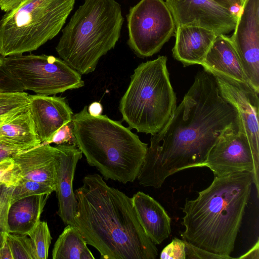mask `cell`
<instances>
[{
  "mask_svg": "<svg viewBox=\"0 0 259 259\" xmlns=\"http://www.w3.org/2000/svg\"><path fill=\"white\" fill-rule=\"evenodd\" d=\"M29 102V95L24 91L0 92V126L23 112Z\"/></svg>",
  "mask_w": 259,
  "mask_h": 259,
  "instance_id": "603a6c76",
  "label": "cell"
},
{
  "mask_svg": "<svg viewBox=\"0 0 259 259\" xmlns=\"http://www.w3.org/2000/svg\"><path fill=\"white\" fill-rule=\"evenodd\" d=\"M49 195L30 196L11 203L8 214L9 232L27 235L40 221L41 214Z\"/></svg>",
  "mask_w": 259,
  "mask_h": 259,
  "instance_id": "ffe728a7",
  "label": "cell"
},
{
  "mask_svg": "<svg viewBox=\"0 0 259 259\" xmlns=\"http://www.w3.org/2000/svg\"><path fill=\"white\" fill-rule=\"evenodd\" d=\"M217 4L238 15L245 0H213Z\"/></svg>",
  "mask_w": 259,
  "mask_h": 259,
  "instance_id": "836d02e7",
  "label": "cell"
},
{
  "mask_svg": "<svg viewBox=\"0 0 259 259\" xmlns=\"http://www.w3.org/2000/svg\"><path fill=\"white\" fill-rule=\"evenodd\" d=\"M1 185V184H0Z\"/></svg>",
  "mask_w": 259,
  "mask_h": 259,
  "instance_id": "f35d334b",
  "label": "cell"
},
{
  "mask_svg": "<svg viewBox=\"0 0 259 259\" xmlns=\"http://www.w3.org/2000/svg\"><path fill=\"white\" fill-rule=\"evenodd\" d=\"M0 259H13L11 249L6 238L0 248Z\"/></svg>",
  "mask_w": 259,
  "mask_h": 259,
  "instance_id": "d590c367",
  "label": "cell"
},
{
  "mask_svg": "<svg viewBox=\"0 0 259 259\" xmlns=\"http://www.w3.org/2000/svg\"><path fill=\"white\" fill-rule=\"evenodd\" d=\"M76 226L68 225L56 241L53 259H95Z\"/></svg>",
  "mask_w": 259,
  "mask_h": 259,
  "instance_id": "7402d4cb",
  "label": "cell"
},
{
  "mask_svg": "<svg viewBox=\"0 0 259 259\" xmlns=\"http://www.w3.org/2000/svg\"><path fill=\"white\" fill-rule=\"evenodd\" d=\"M27 235L31 240L34 259H47L52 239L47 223L40 221Z\"/></svg>",
  "mask_w": 259,
  "mask_h": 259,
  "instance_id": "cb8c5ba5",
  "label": "cell"
},
{
  "mask_svg": "<svg viewBox=\"0 0 259 259\" xmlns=\"http://www.w3.org/2000/svg\"><path fill=\"white\" fill-rule=\"evenodd\" d=\"M24 0H0V9L8 12L18 6Z\"/></svg>",
  "mask_w": 259,
  "mask_h": 259,
  "instance_id": "e575fe53",
  "label": "cell"
},
{
  "mask_svg": "<svg viewBox=\"0 0 259 259\" xmlns=\"http://www.w3.org/2000/svg\"><path fill=\"white\" fill-rule=\"evenodd\" d=\"M258 240L257 239L255 245L248 252L238 258L258 259Z\"/></svg>",
  "mask_w": 259,
  "mask_h": 259,
  "instance_id": "8d00e7d4",
  "label": "cell"
},
{
  "mask_svg": "<svg viewBox=\"0 0 259 259\" xmlns=\"http://www.w3.org/2000/svg\"><path fill=\"white\" fill-rule=\"evenodd\" d=\"M164 127L152 135L138 176L160 188L170 176L205 166L211 148L229 128L241 126L238 112L221 95L215 76L200 71Z\"/></svg>",
  "mask_w": 259,
  "mask_h": 259,
  "instance_id": "6da1fadb",
  "label": "cell"
},
{
  "mask_svg": "<svg viewBox=\"0 0 259 259\" xmlns=\"http://www.w3.org/2000/svg\"><path fill=\"white\" fill-rule=\"evenodd\" d=\"M51 143L77 146L72 120L61 127L46 143L40 144Z\"/></svg>",
  "mask_w": 259,
  "mask_h": 259,
  "instance_id": "f1b7e54d",
  "label": "cell"
},
{
  "mask_svg": "<svg viewBox=\"0 0 259 259\" xmlns=\"http://www.w3.org/2000/svg\"><path fill=\"white\" fill-rule=\"evenodd\" d=\"M24 149L14 145L0 138V161L13 158L19 153L25 151Z\"/></svg>",
  "mask_w": 259,
  "mask_h": 259,
  "instance_id": "d6a6232c",
  "label": "cell"
},
{
  "mask_svg": "<svg viewBox=\"0 0 259 259\" xmlns=\"http://www.w3.org/2000/svg\"><path fill=\"white\" fill-rule=\"evenodd\" d=\"M253 184L252 172L214 176L194 200L186 199L184 241L227 259L233 252Z\"/></svg>",
  "mask_w": 259,
  "mask_h": 259,
  "instance_id": "3957f363",
  "label": "cell"
},
{
  "mask_svg": "<svg viewBox=\"0 0 259 259\" xmlns=\"http://www.w3.org/2000/svg\"><path fill=\"white\" fill-rule=\"evenodd\" d=\"M214 176H222L240 171L253 174V184L258 197V183L252 150L241 126L227 130L210 149L205 163Z\"/></svg>",
  "mask_w": 259,
  "mask_h": 259,
  "instance_id": "30bf717a",
  "label": "cell"
},
{
  "mask_svg": "<svg viewBox=\"0 0 259 259\" xmlns=\"http://www.w3.org/2000/svg\"><path fill=\"white\" fill-rule=\"evenodd\" d=\"M13 187L0 185V248L7 234L9 233L8 226V214L11 205V196Z\"/></svg>",
  "mask_w": 259,
  "mask_h": 259,
  "instance_id": "4316f807",
  "label": "cell"
},
{
  "mask_svg": "<svg viewBox=\"0 0 259 259\" xmlns=\"http://www.w3.org/2000/svg\"><path fill=\"white\" fill-rule=\"evenodd\" d=\"M0 138L27 150L39 145V140L28 107L0 126Z\"/></svg>",
  "mask_w": 259,
  "mask_h": 259,
  "instance_id": "44dd1931",
  "label": "cell"
},
{
  "mask_svg": "<svg viewBox=\"0 0 259 259\" xmlns=\"http://www.w3.org/2000/svg\"><path fill=\"white\" fill-rule=\"evenodd\" d=\"M29 100L28 109L41 144L72 120L73 112L65 98L36 94L29 95Z\"/></svg>",
  "mask_w": 259,
  "mask_h": 259,
  "instance_id": "5bb4252c",
  "label": "cell"
},
{
  "mask_svg": "<svg viewBox=\"0 0 259 259\" xmlns=\"http://www.w3.org/2000/svg\"><path fill=\"white\" fill-rule=\"evenodd\" d=\"M132 200L145 232L155 244H161L171 233L170 217L159 202L148 194L139 191Z\"/></svg>",
  "mask_w": 259,
  "mask_h": 259,
  "instance_id": "d6986e66",
  "label": "cell"
},
{
  "mask_svg": "<svg viewBox=\"0 0 259 259\" xmlns=\"http://www.w3.org/2000/svg\"><path fill=\"white\" fill-rule=\"evenodd\" d=\"M57 145L60 151L55 190L58 202V213L65 225L75 226L74 215L77 201L73 181L77 163L82 153L76 146Z\"/></svg>",
  "mask_w": 259,
  "mask_h": 259,
  "instance_id": "9a60e30c",
  "label": "cell"
},
{
  "mask_svg": "<svg viewBox=\"0 0 259 259\" xmlns=\"http://www.w3.org/2000/svg\"><path fill=\"white\" fill-rule=\"evenodd\" d=\"M231 40L249 85L259 93V0H245Z\"/></svg>",
  "mask_w": 259,
  "mask_h": 259,
  "instance_id": "8fae6325",
  "label": "cell"
},
{
  "mask_svg": "<svg viewBox=\"0 0 259 259\" xmlns=\"http://www.w3.org/2000/svg\"><path fill=\"white\" fill-rule=\"evenodd\" d=\"M74 194L75 226L101 258H156V244L141 226L132 198L108 186L97 174L85 176Z\"/></svg>",
  "mask_w": 259,
  "mask_h": 259,
  "instance_id": "7a4b0ae2",
  "label": "cell"
},
{
  "mask_svg": "<svg viewBox=\"0 0 259 259\" xmlns=\"http://www.w3.org/2000/svg\"><path fill=\"white\" fill-rule=\"evenodd\" d=\"M72 120L77 147L105 180L126 184L137 179L148 145L137 135L105 115H90L87 106Z\"/></svg>",
  "mask_w": 259,
  "mask_h": 259,
  "instance_id": "277c9868",
  "label": "cell"
},
{
  "mask_svg": "<svg viewBox=\"0 0 259 259\" xmlns=\"http://www.w3.org/2000/svg\"><path fill=\"white\" fill-rule=\"evenodd\" d=\"M123 22L116 0H84L62 29L56 50L80 74L91 73L101 57L115 46Z\"/></svg>",
  "mask_w": 259,
  "mask_h": 259,
  "instance_id": "5b68a950",
  "label": "cell"
},
{
  "mask_svg": "<svg viewBox=\"0 0 259 259\" xmlns=\"http://www.w3.org/2000/svg\"><path fill=\"white\" fill-rule=\"evenodd\" d=\"M75 0H24L0 20V55L37 50L62 30Z\"/></svg>",
  "mask_w": 259,
  "mask_h": 259,
  "instance_id": "52a82bcc",
  "label": "cell"
},
{
  "mask_svg": "<svg viewBox=\"0 0 259 259\" xmlns=\"http://www.w3.org/2000/svg\"><path fill=\"white\" fill-rule=\"evenodd\" d=\"M201 65L213 75L248 84L237 51L230 38L226 35H217Z\"/></svg>",
  "mask_w": 259,
  "mask_h": 259,
  "instance_id": "ac0fdd59",
  "label": "cell"
},
{
  "mask_svg": "<svg viewBox=\"0 0 259 259\" xmlns=\"http://www.w3.org/2000/svg\"><path fill=\"white\" fill-rule=\"evenodd\" d=\"M103 111L102 105L98 102H94L91 103L88 108L89 113L93 116H97L101 114Z\"/></svg>",
  "mask_w": 259,
  "mask_h": 259,
  "instance_id": "74e56055",
  "label": "cell"
},
{
  "mask_svg": "<svg viewBox=\"0 0 259 259\" xmlns=\"http://www.w3.org/2000/svg\"><path fill=\"white\" fill-rule=\"evenodd\" d=\"M21 178L18 167L13 158L0 161V184L15 186Z\"/></svg>",
  "mask_w": 259,
  "mask_h": 259,
  "instance_id": "83f0119b",
  "label": "cell"
},
{
  "mask_svg": "<svg viewBox=\"0 0 259 259\" xmlns=\"http://www.w3.org/2000/svg\"><path fill=\"white\" fill-rule=\"evenodd\" d=\"M167 57L140 64L131 76L119 109L130 127L152 136L159 132L172 116L177 98L166 66Z\"/></svg>",
  "mask_w": 259,
  "mask_h": 259,
  "instance_id": "8992f818",
  "label": "cell"
},
{
  "mask_svg": "<svg viewBox=\"0 0 259 259\" xmlns=\"http://www.w3.org/2000/svg\"><path fill=\"white\" fill-rule=\"evenodd\" d=\"M51 186L42 183L21 178L13 187L11 204L21 198L36 195H50L55 191Z\"/></svg>",
  "mask_w": 259,
  "mask_h": 259,
  "instance_id": "d4e9b609",
  "label": "cell"
},
{
  "mask_svg": "<svg viewBox=\"0 0 259 259\" xmlns=\"http://www.w3.org/2000/svg\"><path fill=\"white\" fill-rule=\"evenodd\" d=\"M4 58L0 55V92H20L22 88L4 66Z\"/></svg>",
  "mask_w": 259,
  "mask_h": 259,
  "instance_id": "4dcf8cb0",
  "label": "cell"
},
{
  "mask_svg": "<svg viewBox=\"0 0 259 259\" xmlns=\"http://www.w3.org/2000/svg\"><path fill=\"white\" fill-rule=\"evenodd\" d=\"M126 18L127 44L141 58L158 52L176 32L172 15L163 0H141Z\"/></svg>",
  "mask_w": 259,
  "mask_h": 259,
  "instance_id": "9c48e42d",
  "label": "cell"
},
{
  "mask_svg": "<svg viewBox=\"0 0 259 259\" xmlns=\"http://www.w3.org/2000/svg\"><path fill=\"white\" fill-rule=\"evenodd\" d=\"M172 55L184 67L201 65L217 35L201 27L181 25L176 27Z\"/></svg>",
  "mask_w": 259,
  "mask_h": 259,
  "instance_id": "e0dca14e",
  "label": "cell"
},
{
  "mask_svg": "<svg viewBox=\"0 0 259 259\" xmlns=\"http://www.w3.org/2000/svg\"><path fill=\"white\" fill-rule=\"evenodd\" d=\"M176 27L192 25L209 29L217 35L234 29L237 15L213 0H166Z\"/></svg>",
  "mask_w": 259,
  "mask_h": 259,
  "instance_id": "4fadbf2b",
  "label": "cell"
},
{
  "mask_svg": "<svg viewBox=\"0 0 259 259\" xmlns=\"http://www.w3.org/2000/svg\"><path fill=\"white\" fill-rule=\"evenodd\" d=\"M186 258L227 259L226 257L206 251L186 241Z\"/></svg>",
  "mask_w": 259,
  "mask_h": 259,
  "instance_id": "1f68e13d",
  "label": "cell"
},
{
  "mask_svg": "<svg viewBox=\"0 0 259 259\" xmlns=\"http://www.w3.org/2000/svg\"><path fill=\"white\" fill-rule=\"evenodd\" d=\"M6 239L13 259H34L31 240L28 235L8 233Z\"/></svg>",
  "mask_w": 259,
  "mask_h": 259,
  "instance_id": "484cf974",
  "label": "cell"
},
{
  "mask_svg": "<svg viewBox=\"0 0 259 259\" xmlns=\"http://www.w3.org/2000/svg\"><path fill=\"white\" fill-rule=\"evenodd\" d=\"M161 259H186L185 243L183 240L175 238L160 254Z\"/></svg>",
  "mask_w": 259,
  "mask_h": 259,
  "instance_id": "f546056e",
  "label": "cell"
},
{
  "mask_svg": "<svg viewBox=\"0 0 259 259\" xmlns=\"http://www.w3.org/2000/svg\"><path fill=\"white\" fill-rule=\"evenodd\" d=\"M60 153L57 145L40 144L19 153L13 159L22 178L45 183L55 189Z\"/></svg>",
  "mask_w": 259,
  "mask_h": 259,
  "instance_id": "2e32d148",
  "label": "cell"
},
{
  "mask_svg": "<svg viewBox=\"0 0 259 259\" xmlns=\"http://www.w3.org/2000/svg\"><path fill=\"white\" fill-rule=\"evenodd\" d=\"M222 96L237 110L241 127L249 142L254 159L255 179L258 182V94L248 83L214 75Z\"/></svg>",
  "mask_w": 259,
  "mask_h": 259,
  "instance_id": "7c38bea8",
  "label": "cell"
},
{
  "mask_svg": "<svg viewBox=\"0 0 259 259\" xmlns=\"http://www.w3.org/2000/svg\"><path fill=\"white\" fill-rule=\"evenodd\" d=\"M4 66L22 89L51 95L84 84L81 75L62 59L45 54L4 57Z\"/></svg>",
  "mask_w": 259,
  "mask_h": 259,
  "instance_id": "ba28073f",
  "label": "cell"
}]
</instances>
